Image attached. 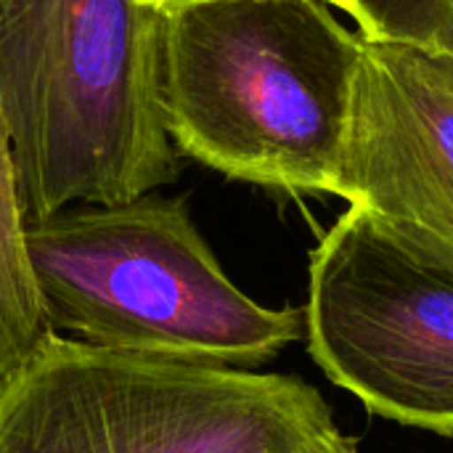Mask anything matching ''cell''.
I'll use <instances>...</instances> for the list:
<instances>
[{
    "label": "cell",
    "instance_id": "1",
    "mask_svg": "<svg viewBox=\"0 0 453 453\" xmlns=\"http://www.w3.org/2000/svg\"><path fill=\"white\" fill-rule=\"evenodd\" d=\"M326 0H186L159 13L157 90L173 146L292 194H332L364 32Z\"/></svg>",
    "mask_w": 453,
    "mask_h": 453
},
{
    "label": "cell",
    "instance_id": "2",
    "mask_svg": "<svg viewBox=\"0 0 453 453\" xmlns=\"http://www.w3.org/2000/svg\"><path fill=\"white\" fill-rule=\"evenodd\" d=\"M143 0H0V106L27 220L119 204L178 178Z\"/></svg>",
    "mask_w": 453,
    "mask_h": 453
},
{
    "label": "cell",
    "instance_id": "10",
    "mask_svg": "<svg viewBox=\"0 0 453 453\" xmlns=\"http://www.w3.org/2000/svg\"><path fill=\"white\" fill-rule=\"evenodd\" d=\"M149 5H157V8H167V5H175V3H186V0H143Z\"/></svg>",
    "mask_w": 453,
    "mask_h": 453
},
{
    "label": "cell",
    "instance_id": "7",
    "mask_svg": "<svg viewBox=\"0 0 453 453\" xmlns=\"http://www.w3.org/2000/svg\"><path fill=\"white\" fill-rule=\"evenodd\" d=\"M53 334L27 255V212L0 106V385Z\"/></svg>",
    "mask_w": 453,
    "mask_h": 453
},
{
    "label": "cell",
    "instance_id": "4",
    "mask_svg": "<svg viewBox=\"0 0 453 453\" xmlns=\"http://www.w3.org/2000/svg\"><path fill=\"white\" fill-rule=\"evenodd\" d=\"M337 435L332 406L300 377L56 332L0 385V453H319Z\"/></svg>",
    "mask_w": 453,
    "mask_h": 453
},
{
    "label": "cell",
    "instance_id": "9",
    "mask_svg": "<svg viewBox=\"0 0 453 453\" xmlns=\"http://www.w3.org/2000/svg\"><path fill=\"white\" fill-rule=\"evenodd\" d=\"M319 453H361V449H358V441L356 438H350V435H337L326 449H321Z\"/></svg>",
    "mask_w": 453,
    "mask_h": 453
},
{
    "label": "cell",
    "instance_id": "8",
    "mask_svg": "<svg viewBox=\"0 0 453 453\" xmlns=\"http://www.w3.org/2000/svg\"><path fill=\"white\" fill-rule=\"evenodd\" d=\"M369 37L409 40L453 53V0H326Z\"/></svg>",
    "mask_w": 453,
    "mask_h": 453
},
{
    "label": "cell",
    "instance_id": "5",
    "mask_svg": "<svg viewBox=\"0 0 453 453\" xmlns=\"http://www.w3.org/2000/svg\"><path fill=\"white\" fill-rule=\"evenodd\" d=\"M305 337L369 414L453 438V268L358 207L311 255Z\"/></svg>",
    "mask_w": 453,
    "mask_h": 453
},
{
    "label": "cell",
    "instance_id": "3",
    "mask_svg": "<svg viewBox=\"0 0 453 453\" xmlns=\"http://www.w3.org/2000/svg\"><path fill=\"white\" fill-rule=\"evenodd\" d=\"M27 255L53 332L96 348L255 372L305 334L303 311L263 308L226 276L186 199L27 220Z\"/></svg>",
    "mask_w": 453,
    "mask_h": 453
},
{
    "label": "cell",
    "instance_id": "6",
    "mask_svg": "<svg viewBox=\"0 0 453 453\" xmlns=\"http://www.w3.org/2000/svg\"><path fill=\"white\" fill-rule=\"evenodd\" d=\"M332 194L453 268V53L364 35Z\"/></svg>",
    "mask_w": 453,
    "mask_h": 453
}]
</instances>
